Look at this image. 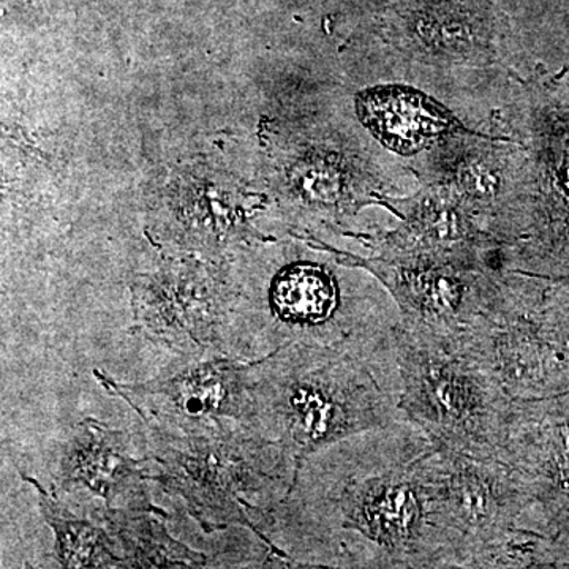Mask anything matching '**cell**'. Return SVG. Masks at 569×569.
I'll return each instance as SVG.
<instances>
[{
  "label": "cell",
  "mask_w": 569,
  "mask_h": 569,
  "mask_svg": "<svg viewBox=\"0 0 569 569\" xmlns=\"http://www.w3.org/2000/svg\"><path fill=\"white\" fill-rule=\"evenodd\" d=\"M148 462V456L133 458L127 433L86 418L59 447L54 481L63 492L88 490L107 508H153L146 488Z\"/></svg>",
  "instance_id": "8fae6325"
},
{
  "label": "cell",
  "mask_w": 569,
  "mask_h": 569,
  "mask_svg": "<svg viewBox=\"0 0 569 569\" xmlns=\"http://www.w3.org/2000/svg\"><path fill=\"white\" fill-rule=\"evenodd\" d=\"M148 459L157 467L149 481L181 498L206 533L244 527L276 560L293 559L257 522L253 498L284 500L295 481V463L282 445L257 426L220 421L168 426L148 421Z\"/></svg>",
  "instance_id": "3957f363"
},
{
  "label": "cell",
  "mask_w": 569,
  "mask_h": 569,
  "mask_svg": "<svg viewBox=\"0 0 569 569\" xmlns=\"http://www.w3.org/2000/svg\"><path fill=\"white\" fill-rule=\"evenodd\" d=\"M306 241L331 253L337 263L366 269L376 277L395 299L400 326L447 343H455L488 310L500 282L501 271L489 264L361 258L310 236Z\"/></svg>",
  "instance_id": "8992f818"
},
{
  "label": "cell",
  "mask_w": 569,
  "mask_h": 569,
  "mask_svg": "<svg viewBox=\"0 0 569 569\" xmlns=\"http://www.w3.org/2000/svg\"><path fill=\"white\" fill-rule=\"evenodd\" d=\"M441 505L462 539L460 568L520 526L531 508L530 490L503 460L481 459L441 448Z\"/></svg>",
  "instance_id": "30bf717a"
},
{
  "label": "cell",
  "mask_w": 569,
  "mask_h": 569,
  "mask_svg": "<svg viewBox=\"0 0 569 569\" xmlns=\"http://www.w3.org/2000/svg\"><path fill=\"white\" fill-rule=\"evenodd\" d=\"M505 463L530 490L520 527L569 546V391L538 400H512Z\"/></svg>",
  "instance_id": "9c48e42d"
},
{
  "label": "cell",
  "mask_w": 569,
  "mask_h": 569,
  "mask_svg": "<svg viewBox=\"0 0 569 569\" xmlns=\"http://www.w3.org/2000/svg\"><path fill=\"white\" fill-rule=\"evenodd\" d=\"M391 209L400 224L381 239L378 257L486 264L482 252L501 246L496 236L479 228L458 194L426 192Z\"/></svg>",
  "instance_id": "7c38bea8"
},
{
  "label": "cell",
  "mask_w": 569,
  "mask_h": 569,
  "mask_svg": "<svg viewBox=\"0 0 569 569\" xmlns=\"http://www.w3.org/2000/svg\"><path fill=\"white\" fill-rule=\"evenodd\" d=\"M458 189L467 204L488 206L500 197L503 183L500 171L489 160L475 159L460 168Z\"/></svg>",
  "instance_id": "2e32d148"
},
{
  "label": "cell",
  "mask_w": 569,
  "mask_h": 569,
  "mask_svg": "<svg viewBox=\"0 0 569 569\" xmlns=\"http://www.w3.org/2000/svg\"><path fill=\"white\" fill-rule=\"evenodd\" d=\"M396 329L332 346L284 343L261 356L253 377L254 425L295 463L356 433L407 421ZM291 486V489H293Z\"/></svg>",
  "instance_id": "7a4b0ae2"
},
{
  "label": "cell",
  "mask_w": 569,
  "mask_h": 569,
  "mask_svg": "<svg viewBox=\"0 0 569 569\" xmlns=\"http://www.w3.org/2000/svg\"><path fill=\"white\" fill-rule=\"evenodd\" d=\"M455 346L511 399L569 391V336L545 312L538 283L518 269L500 274L488 310Z\"/></svg>",
  "instance_id": "5b68a950"
},
{
  "label": "cell",
  "mask_w": 569,
  "mask_h": 569,
  "mask_svg": "<svg viewBox=\"0 0 569 569\" xmlns=\"http://www.w3.org/2000/svg\"><path fill=\"white\" fill-rule=\"evenodd\" d=\"M162 509L104 508V527L121 550L126 568H204L208 557L176 541Z\"/></svg>",
  "instance_id": "5bb4252c"
},
{
  "label": "cell",
  "mask_w": 569,
  "mask_h": 569,
  "mask_svg": "<svg viewBox=\"0 0 569 569\" xmlns=\"http://www.w3.org/2000/svg\"><path fill=\"white\" fill-rule=\"evenodd\" d=\"M399 408L407 421L449 451L503 458L512 400L455 343L396 328Z\"/></svg>",
  "instance_id": "277c9868"
},
{
  "label": "cell",
  "mask_w": 569,
  "mask_h": 569,
  "mask_svg": "<svg viewBox=\"0 0 569 569\" xmlns=\"http://www.w3.org/2000/svg\"><path fill=\"white\" fill-rule=\"evenodd\" d=\"M441 448L410 421L366 430L306 460L284 511L340 567L460 568L441 505Z\"/></svg>",
  "instance_id": "6da1fadb"
},
{
  "label": "cell",
  "mask_w": 569,
  "mask_h": 569,
  "mask_svg": "<svg viewBox=\"0 0 569 569\" xmlns=\"http://www.w3.org/2000/svg\"><path fill=\"white\" fill-rule=\"evenodd\" d=\"M260 358L252 361L220 355L178 358L153 380L121 383L96 370L97 380L121 397L142 421L168 426L212 425L234 421L254 425L253 377Z\"/></svg>",
  "instance_id": "ba28073f"
},
{
  "label": "cell",
  "mask_w": 569,
  "mask_h": 569,
  "mask_svg": "<svg viewBox=\"0 0 569 569\" xmlns=\"http://www.w3.org/2000/svg\"><path fill=\"white\" fill-rule=\"evenodd\" d=\"M356 107L367 129L403 156L422 151L445 134L462 130L451 112L413 89H370L358 97Z\"/></svg>",
  "instance_id": "4fadbf2b"
},
{
  "label": "cell",
  "mask_w": 569,
  "mask_h": 569,
  "mask_svg": "<svg viewBox=\"0 0 569 569\" xmlns=\"http://www.w3.org/2000/svg\"><path fill=\"white\" fill-rule=\"evenodd\" d=\"M36 488L41 515L54 533V560L61 568H126L107 527L78 518L63 508L36 478L22 475Z\"/></svg>",
  "instance_id": "9a60e30c"
},
{
  "label": "cell",
  "mask_w": 569,
  "mask_h": 569,
  "mask_svg": "<svg viewBox=\"0 0 569 569\" xmlns=\"http://www.w3.org/2000/svg\"><path fill=\"white\" fill-rule=\"evenodd\" d=\"M298 186L307 203L320 208L321 211L337 212L342 206L343 186L340 183V176L325 164L307 168Z\"/></svg>",
  "instance_id": "e0dca14e"
},
{
  "label": "cell",
  "mask_w": 569,
  "mask_h": 569,
  "mask_svg": "<svg viewBox=\"0 0 569 569\" xmlns=\"http://www.w3.org/2000/svg\"><path fill=\"white\" fill-rule=\"evenodd\" d=\"M234 307V290L219 266L170 261L132 283L133 329L178 358L213 355Z\"/></svg>",
  "instance_id": "52a82bcc"
}]
</instances>
